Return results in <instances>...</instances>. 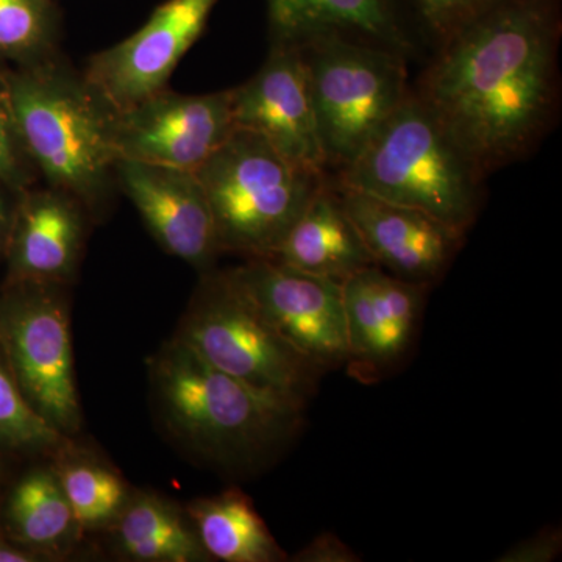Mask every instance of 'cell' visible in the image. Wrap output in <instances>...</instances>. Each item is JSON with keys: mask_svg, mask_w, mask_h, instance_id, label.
Listing matches in <instances>:
<instances>
[{"mask_svg": "<svg viewBox=\"0 0 562 562\" xmlns=\"http://www.w3.org/2000/svg\"><path fill=\"white\" fill-rule=\"evenodd\" d=\"M69 438L38 416L0 358V446L20 452H63Z\"/></svg>", "mask_w": 562, "mask_h": 562, "instance_id": "24", "label": "cell"}, {"mask_svg": "<svg viewBox=\"0 0 562 562\" xmlns=\"http://www.w3.org/2000/svg\"><path fill=\"white\" fill-rule=\"evenodd\" d=\"M330 177L339 187L424 211L462 235L482 211L486 181L413 87L361 154Z\"/></svg>", "mask_w": 562, "mask_h": 562, "instance_id": "4", "label": "cell"}, {"mask_svg": "<svg viewBox=\"0 0 562 562\" xmlns=\"http://www.w3.org/2000/svg\"><path fill=\"white\" fill-rule=\"evenodd\" d=\"M295 562H355L360 561L357 553L351 552L333 532H324L317 536L308 546L292 558Z\"/></svg>", "mask_w": 562, "mask_h": 562, "instance_id": "28", "label": "cell"}, {"mask_svg": "<svg viewBox=\"0 0 562 562\" xmlns=\"http://www.w3.org/2000/svg\"><path fill=\"white\" fill-rule=\"evenodd\" d=\"M335 187L373 265L397 279L424 286L432 288L442 280L465 235L424 211L336 183Z\"/></svg>", "mask_w": 562, "mask_h": 562, "instance_id": "15", "label": "cell"}, {"mask_svg": "<svg viewBox=\"0 0 562 562\" xmlns=\"http://www.w3.org/2000/svg\"><path fill=\"white\" fill-rule=\"evenodd\" d=\"M195 173L209 198L221 254L247 260L271 258L328 179L246 131L233 132Z\"/></svg>", "mask_w": 562, "mask_h": 562, "instance_id": "5", "label": "cell"}, {"mask_svg": "<svg viewBox=\"0 0 562 562\" xmlns=\"http://www.w3.org/2000/svg\"><path fill=\"white\" fill-rule=\"evenodd\" d=\"M87 210L55 188L16 194L5 257L11 281L66 284L79 266Z\"/></svg>", "mask_w": 562, "mask_h": 562, "instance_id": "17", "label": "cell"}, {"mask_svg": "<svg viewBox=\"0 0 562 562\" xmlns=\"http://www.w3.org/2000/svg\"><path fill=\"white\" fill-rule=\"evenodd\" d=\"M10 194H14L5 184L0 183V257L5 254L7 239L13 221L14 203L10 201Z\"/></svg>", "mask_w": 562, "mask_h": 562, "instance_id": "30", "label": "cell"}, {"mask_svg": "<svg viewBox=\"0 0 562 562\" xmlns=\"http://www.w3.org/2000/svg\"><path fill=\"white\" fill-rule=\"evenodd\" d=\"M269 46L341 35L419 60L428 49L409 0H265Z\"/></svg>", "mask_w": 562, "mask_h": 562, "instance_id": "16", "label": "cell"}, {"mask_svg": "<svg viewBox=\"0 0 562 562\" xmlns=\"http://www.w3.org/2000/svg\"><path fill=\"white\" fill-rule=\"evenodd\" d=\"M562 0H495L412 83L484 180L538 149L560 110Z\"/></svg>", "mask_w": 562, "mask_h": 562, "instance_id": "1", "label": "cell"}, {"mask_svg": "<svg viewBox=\"0 0 562 562\" xmlns=\"http://www.w3.org/2000/svg\"><path fill=\"white\" fill-rule=\"evenodd\" d=\"M5 527L11 541L47 561L72 546L80 527L54 469H35L14 484L5 503Z\"/></svg>", "mask_w": 562, "mask_h": 562, "instance_id": "21", "label": "cell"}, {"mask_svg": "<svg viewBox=\"0 0 562 562\" xmlns=\"http://www.w3.org/2000/svg\"><path fill=\"white\" fill-rule=\"evenodd\" d=\"M44 562L47 558L11 539L0 538V562Z\"/></svg>", "mask_w": 562, "mask_h": 562, "instance_id": "29", "label": "cell"}, {"mask_svg": "<svg viewBox=\"0 0 562 562\" xmlns=\"http://www.w3.org/2000/svg\"><path fill=\"white\" fill-rule=\"evenodd\" d=\"M188 517L211 560L281 562L288 554L269 531L254 503L238 487L188 505Z\"/></svg>", "mask_w": 562, "mask_h": 562, "instance_id": "19", "label": "cell"}, {"mask_svg": "<svg viewBox=\"0 0 562 562\" xmlns=\"http://www.w3.org/2000/svg\"><path fill=\"white\" fill-rule=\"evenodd\" d=\"M266 321L302 357L327 373L347 362L342 283L269 258L228 269Z\"/></svg>", "mask_w": 562, "mask_h": 562, "instance_id": "10", "label": "cell"}, {"mask_svg": "<svg viewBox=\"0 0 562 562\" xmlns=\"http://www.w3.org/2000/svg\"><path fill=\"white\" fill-rule=\"evenodd\" d=\"M233 92L180 94L165 88L135 105L111 110L109 140L116 161L195 171L233 132Z\"/></svg>", "mask_w": 562, "mask_h": 562, "instance_id": "9", "label": "cell"}, {"mask_svg": "<svg viewBox=\"0 0 562 562\" xmlns=\"http://www.w3.org/2000/svg\"><path fill=\"white\" fill-rule=\"evenodd\" d=\"M562 550V536L558 528H546L531 538L516 543L497 561L501 562H549L557 560Z\"/></svg>", "mask_w": 562, "mask_h": 562, "instance_id": "27", "label": "cell"}, {"mask_svg": "<svg viewBox=\"0 0 562 562\" xmlns=\"http://www.w3.org/2000/svg\"><path fill=\"white\" fill-rule=\"evenodd\" d=\"M122 557L138 562L211 561L187 512L160 495L128 497L111 524Z\"/></svg>", "mask_w": 562, "mask_h": 562, "instance_id": "20", "label": "cell"}, {"mask_svg": "<svg viewBox=\"0 0 562 562\" xmlns=\"http://www.w3.org/2000/svg\"><path fill=\"white\" fill-rule=\"evenodd\" d=\"M54 471L80 530L113 524L128 501L124 480L101 462L74 458L63 460Z\"/></svg>", "mask_w": 562, "mask_h": 562, "instance_id": "23", "label": "cell"}, {"mask_svg": "<svg viewBox=\"0 0 562 562\" xmlns=\"http://www.w3.org/2000/svg\"><path fill=\"white\" fill-rule=\"evenodd\" d=\"M220 0H166L143 27L92 55L85 79L113 110L168 88L173 70L201 38Z\"/></svg>", "mask_w": 562, "mask_h": 562, "instance_id": "11", "label": "cell"}, {"mask_svg": "<svg viewBox=\"0 0 562 562\" xmlns=\"http://www.w3.org/2000/svg\"><path fill=\"white\" fill-rule=\"evenodd\" d=\"M176 338L220 371L303 408L325 375L273 330L228 271L202 273Z\"/></svg>", "mask_w": 562, "mask_h": 562, "instance_id": "7", "label": "cell"}, {"mask_svg": "<svg viewBox=\"0 0 562 562\" xmlns=\"http://www.w3.org/2000/svg\"><path fill=\"white\" fill-rule=\"evenodd\" d=\"M66 284L11 281L0 297V357L50 427L66 438L81 427Z\"/></svg>", "mask_w": 562, "mask_h": 562, "instance_id": "8", "label": "cell"}, {"mask_svg": "<svg viewBox=\"0 0 562 562\" xmlns=\"http://www.w3.org/2000/svg\"><path fill=\"white\" fill-rule=\"evenodd\" d=\"M149 372L169 430L227 471L257 469L301 430L303 406L220 371L176 336Z\"/></svg>", "mask_w": 562, "mask_h": 562, "instance_id": "2", "label": "cell"}, {"mask_svg": "<svg viewBox=\"0 0 562 562\" xmlns=\"http://www.w3.org/2000/svg\"><path fill=\"white\" fill-rule=\"evenodd\" d=\"M232 92L236 131L255 133L286 160L328 176L308 70L299 47L269 46L260 70Z\"/></svg>", "mask_w": 562, "mask_h": 562, "instance_id": "13", "label": "cell"}, {"mask_svg": "<svg viewBox=\"0 0 562 562\" xmlns=\"http://www.w3.org/2000/svg\"><path fill=\"white\" fill-rule=\"evenodd\" d=\"M269 260L339 283L373 266L330 176Z\"/></svg>", "mask_w": 562, "mask_h": 562, "instance_id": "18", "label": "cell"}, {"mask_svg": "<svg viewBox=\"0 0 562 562\" xmlns=\"http://www.w3.org/2000/svg\"><path fill=\"white\" fill-rule=\"evenodd\" d=\"M308 70L328 176L349 166L412 91L409 61L341 35L299 46Z\"/></svg>", "mask_w": 562, "mask_h": 562, "instance_id": "6", "label": "cell"}, {"mask_svg": "<svg viewBox=\"0 0 562 562\" xmlns=\"http://www.w3.org/2000/svg\"><path fill=\"white\" fill-rule=\"evenodd\" d=\"M494 2L495 0H409L422 36L431 50Z\"/></svg>", "mask_w": 562, "mask_h": 562, "instance_id": "26", "label": "cell"}, {"mask_svg": "<svg viewBox=\"0 0 562 562\" xmlns=\"http://www.w3.org/2000/svg\"><path fill=\"white\" fill-rule=\"evenodd\" d=\"M430 286L369 266L342 281L350 379L373 384L391 376L412 353Z\"/></svg>", "mask_w": 562, "mask_h": 562, "instance_id": "12", "label": "cell"}, {"mask_svg": "<svg viewBox=\"0 0 562 562\" xmlns=\"http://www.w3.org/2000/svg\"><path fill=\"white\" fill-rule=\"evenodd\" d=\"M22 144L47 187L66 192L92 216L116 191L109 140L111 106L60 54L7 70Z\"/></svg>", "mask_w": 562, "mask_h": 562, "instance_id": "3", "label": "cell"}, {"mask_svg": "<svg viewBox=\"0 0 562 562\" xmlns=\"http://www.w3.org/2000/svg\"><path fill=\"white\" fill-rule=\"evenodd\" d=\"M114 173L117 188L162 249L199 272L214 268L222 254L209 198L195 171L120 160Z\"/></svg>", "mask_w": 562, "mask_h": 562, "instance_id": "14", "label": "cell"}, {"mask_svg": "<svg viewBox=\"0 0 562 562\" xmlns=\"http://www.w3.org/2000/svg\"><path fill=\"white\" fill-rule=\"evenodd\" d=\"M61 13L55 0H0V60L16 68L60 54Z\"/></svg>", "mask_w": 562, "mask_h": 562, "instance_id": "22", "label": "cell"}, {"mask_svg": "<svg viewBox=\"0 0 562 562\" xmlns=\"http://www.w3.org/2000/svg\"><path fill=\"white\" fill-rule=\"evenodd\" d=\"M36 171L22 144L9 74L0 69V183L14 194L29 190Z\"/></svg>", "mask_w": 562, "mask_h": 562, "instance_id": "25", "label": "cell"}]
</instances>
